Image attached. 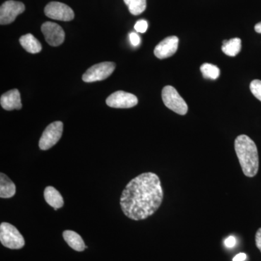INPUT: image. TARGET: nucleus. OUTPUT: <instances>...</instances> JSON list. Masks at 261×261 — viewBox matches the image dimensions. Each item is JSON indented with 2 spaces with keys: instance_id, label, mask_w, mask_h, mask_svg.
<instances>
[{
  "instance_id": "1",
  "label": "nucleus",
  "mask_w": 261,
  "mask_h": 261,
  "mask_svg": "<svg viewBox=\"0 0 261 261\" xmlns=\"http://www.w3.org/2000/svg\"><path fill=\"white\" fill-rule=\"evenodd\" d=\"M163 200V191L159 176L147 172L128 182L122 192L120 205L125 216L140 221L159 210Z\"/></svg>"
},
{
  "instance_id": "2",
  "label": "nucleus",
  "mask_w": 261,
  "mask_h": 261,
  "mask_svg": "<svg viewBox=\"0 0 261 261\" xmlns=\"http://www.w3.org/2000/svg\"><path fill=\"white\" fill-rule=\"evenodd\" d=\"M234 149L244 174L247 177L256 176L259 156L255 142L248 136L240 135L234 141Z\"/></svg>"
},
{
  "instance_id": "3",
  "label": "nucleus",
  "mask_w": 261,
  "mask_h": 261,
  "mask_svg": "<svg viewBox=\"0 0 261 261\" xmlns=\"http://www.w3.org/2000/svg\"><path fill=\"white\" fill-rule=\"evenodd\" d=\"M0 241L3 246L13 250H18L25 245L21 233L14 226L6 222L0 225Z\"/></svg>"
},
{
  "instance_id": "4",
  "label": "nucleus",
  "mask_w": 261,
  "mask_h": 261,
  "mask_svg": "<svg viewBox=\"0 0 261 261\" xmlns=\"http://www.w3.org/2000/svg\"><path fill=\"white\" fill-rule=\"evenodd\" d=\"M162 99L165 106L173 112L181 116L187 114L188 106L174 87L171 86L165 87L162 91Z\"/></svg>"
},
{
  "instance_id": "5",
  "label": "nucleus",
  "mask_w": 261,
  "mask_h": 261,
  "mask_svg": "<svg viewBox=\"0 0 261 261\" xmlns=\"http://www.w3.org/2000/svg\"><path fill=\"white\" fill-rule=\"evenodd\" d=\"M116 68V64L113 62H103L94 65L84 73L82 80L87 83L99 82L106 80L110 76Z\"/></svg>"
},
{
  "instance_id": "6",
  "label": "nucleus",
  "mask_w": 261,
  "mask_h": 261,
  "mask_svg": "<svg viewBox=\"0 0 261 261\" xmlns=\"http://www.w3.org/2000/svg\"><path fill=\"white\" fill-rule=\"evenodd\" d=\"M63 123L61 121H55L50 123L43 132L39 140V148L42 150H47L61 138L63 135Z\"/></svg>"
},
{
  "instance_id": "7",
  "label": "nucleus",
  "mask_w": 261,
  "mask_h": 261,
  "mask_svg": "<svg viewBox=\"0 0 261 261\" xmlns=\"http://www.w3.org/2000/svg\"><path fill=\"white\" fill-rule=\"evenodd\" d=\"M48 18L61 21H70L74 18V13L69 6L58 2H51L44 8Z\"/></svg>"
},
{
  "instance_id": "8",
  "label": "nucleus",
  "mask_w": 261,
  "mask_h": 261,
  "mask_svg": "<svg viewBox=\"0 0 261 261\" xmlns=\"http://www.w3.org/2000/svg\"><path fill=\"white\" fill-rule=\"evenodd\" d=\"M25 10V5L20 2H5L0 8V23L1 25H8L13 23L18 15L23 13Z\"/></svg>"
},
{
  "instance_id": "9",
  "label": "nucleus",
  "mask_w": 261,
  "mask_h": 261,
  "mask_svg": "<svg viewBox=\"0 0 261 261\" xmlns=\"http://www.w3.org/2000/svg\"><path fill=\"white\" fill-rule=\"evenodd\" d=\"M106 104L111 108H130L138 104V99L135 94L117 91L107 98Z\"/></svg>"
},
{
  "instance_id": "10",
  "label": "nucleus",
  "mask_w": 261,
  "mask_h": 261,
  "mask_svg": "<svg viewBox=\"0 0 261 261\" xmlns=\"http://www.w3.org/2000/svg\"><path fill=\"white\" fill-rule=\"evenodd\" d=\"M42 32L46 42L53 47H58L65 40V32L58 24L53 22H45L42 24Z\"/></svg>"
},
{
  "instance_id": "11",
  "label": "nucleus",
  "mask_w": 261,
  "mask_h": 261,
  "mask_svg": "<svg viewBox=\"0 0 261 261\" xmlns=\"http://www.w3.org/2000/svg\"><path fill=\"white\" fill-rule=\"evenodd\" d=\"M178 39L176 36L168 37L159 43L154 49V56L159 59H166L177 51Z\"/></svg>"
},
{
  "instance_id": "12",
  "label": "nucleus",
  "mask_w": 261,
  "mask_h": 261,
  "mask_svg": "<svg viewBox=\"0 0 261 261\" xmlns=\"http://www.w3.org/2000/svg\"><path fill=\"white\" fill-rule=\"evenodd\" d=\"M0 104L3 109L6 111L21 109V99L18 89H12L3 94L0 99Z\"/></svg>"
},
{
  "instance_id": "13",
  "label": "nucleus",
  "mask_w": 261,
  "mask_h": 261,
  "mask_svg": "<svg viewBox=\"0 0 261 261\" xmlns=\"http://www.w3.org/2000/svg\"><path fill=\"white\" fill-rule=\"evenodd\" d=\"M44 196L48 205H50L56 211L61 208L64 205L63 197L54 187L50 186L46 187Z\"/></svg>"
},
{
  "instance_id": "14",
  "label": "nucleus",
  "mask_w": 261,
  "mask_h": 261,
  "mask_svg": "<svg viewBox=\"0 0 261 261\" xmlns=\"http://www.w3.org/2000/svg\"><path fill=\"white\" fill-rule=\"evenodd\" d=\"M63 236L65 241L75 251L82 252L86 249L87 246H85L83 239L75 231L67 230L63 232Z\"/></svg>"
},
{
  "instance_id": "15",
  "label": "nucleus",
  "mask_w": 261,
  "mask_h": 261,
  "mask_svg": "<svg viewBox=\"0 0 261 261\" xmlns=\"http://www.w3.org/2000/svg\"><path fill=\"white\" fill-rule=\"evenodd\" d=\"M19 42L23 49L29 53L37 54L42 51V44L32 34H27L22 36L19 39Z\"/></svg>"
},
{
  "instance_id": "16",
  "label": "nucleus",
  "mask_w": 261,
  "mask_h": 261,
  "mask_svg": "<svg viewBox=\"0 0 261 261\" xmlns=\"http://www.w3.org/2000/svg\"><path fill=\"white\" fill-rule=\"evenodd\" d=\"M16 188L15 184L5 173H0V197L10 198L15 195Z\"/></svg>"
},
{
  "instance_id": "17",
  "label": "nucleus",
  "mask_w": 261,
  "mask_h": 261,
  "mask_svg": "<svg viewBox=\"0 0 261 261\" xmlns=\"http://www.w3.org/2000/svg\"><path fill=\"white\" fill-rule=\"evenodd\" d=\"M222 51L224 54L230 57H235L242 49V41L239 38H233L230 40L223 42Z\"/></svg>"
},
{
  "instance_id": "18",
  "label": "nucleus",
  "mask_w": 261,
  "mask_h": 261,
  "mask_svg": "<svg viewBox=\"0 0 261 261\" xmlns=\"http://www.w3.org/2000/svg\"><path fill=\"white\" fill-rule=\"evenodd\" d=\"M123 1L128 7L130 13L134 15L142 14L147 7L146 0H123Z\"/></svg>"
},
{
  "instance_id": "19",
  "label": "nucleus",
  "mask_w": 261,
  "mask_h": 261,
  "mask_svg": "<svg viewBox=\"0 0 261 261\" xmlns=\"http://www.w3.org/2000/svg\"><path fill=\"white\" fill-rule=\"evenodd\" d=\"M200 70L205 79L216 80L220 75V69L216 65L210 63H204L201 65Z\"/></svg>"
},
{
  "instance_id": "20",
  "label": "nucleus",
  "mask_w": 261,
  "mask_h": 261,
  "mask_svg": "<svg viewBox=\"0 0 261 261\" xmlns=\"http://www.w3.org/2000/svg\"><path fill=\"white\" fill-rule=\"evenodd\" d=\"M250 89L252 94L261 102V81L257 80L252 81L250 83Z\"/></svg>"
},
{
  "instance_id": "21",
  "label": "nucleus",
  "mask_w": 261,
  "mask_h": 261,
  "mask_svg": "<svg viewBox=\"0 0 261 261\" xmlns=\"http://www.w3.org/2000/svg\"><path fill=\"white\" fill-rule=\"evenodd\" d=\"M147 28H148V23L145 20H138L135 25V30L142 34L147 32Z\"/></svg>"
},
{
  "instance_id": "22",
  "label": "nucleus",
  "mask_w": 261,
  "mask_h": 261,
  "mask_svg": "<svg viewBox=\"0 0 261 261\" xmlns=\"http://www.w3.org/2000/svg\"><path fill=\"white\" fill-rule=\"evenodd\" d=\"M130 42L132 43V45L137 47L140 44V37H139L138 34L136 33H132L129 35Z\"/></svg>"
},
{
  "instance_id": "23",
  "label": "nucleus",
  "mask_w": 261,
  "mask_h": 261,
  "mask_svg": "<svg viewBox=\"0 0 261 261\" xmlns=\"http://www.w3.org/2000/svg\"><path fill=\"white\" fill-rule=\"evenodd\" d=\"M236 243V238H233L232 236L228 237L224 241L225 246L228 247V248H231V247H234Z\"/></svg>"
},
{
  "instance_id": "24",
  "label": "nucleus",
  "mask_w": 261,
  "mask_h": 261,
  "mask_svg": "<svg viewBox=\"0 0 261 261\" xmlns=\"http://www.w3.org/2000/svg\"><path fill=\"white\" fill-rule=\"evenodd\" d=\"M255 244L259 250L261 252V228L257 230L255 234Z\"/></svg>"
},
{
  "instance_id": "25",
  "label": "nucleus",
  "mask_w": 261,
  "mask_h": 261,
  "mask_svg": "<svg viewBox=\"0 0 261 261\" xmlns=\"http://www.w3.org/2000/svg\"><path fill=\"white\" fill-rule=\"evenodd\" d=\"M247 255L245 253H239L233 258V261H245L246 260Z\"/></svg>"
},
{
  "instance_id": "26",
  "label": "nucleus",
  "mask_w": 261,
  "mask_h": 261,
  "mask_svg": "<svg viewBox=\"0 0 261 261\" xmlns=\"http://www.w3.org/2000/svg\"><path fill=\"white\" fill-rule=\"evenodd\" d=\"M255 31L257 33L261 34V22H260V23H257L256 25H255Z\"/></svg>"
}]
</instances>
